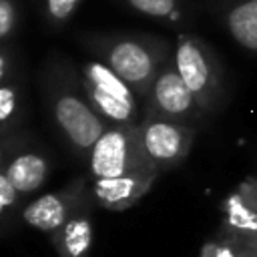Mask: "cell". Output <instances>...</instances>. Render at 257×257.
Returning a JSON list of instances; mask_svg holds the SVG:
<instances>
[{
    "mask_svg": "<svg viewBox=\"0 0 257 257\" xmlns=\"http://www.w3.org/2000/svg\"><path fill=\"white\" fill-rule=\"evenodd\" d=\"M90 241H92L90 221L82 215H74L60 229L58 249L62 257H84L86 249L90 247Z\"/></svg>",
    "mask_w": 257,
    "mask_h": 257,
    "instance_id": "11",
    "label": "cell"
},
{
    "mask_svg": "<svg viewBox=\"0 0 257 257\" xmlns=\"http://www.w3.org/2000/svg\"><path fill=\"white\" fill-rule=\"evenodd\" d=\"M137 12L153 18H169L177 12V0H126Z\"/></svg>",
    "mask_w": 257,
    "mask_h": 257,
    "instance_id": "12",
    "label": "cell"
},
{
    "mask_svg": "<svg viewBox=\"0 0 257 257\" xmlns=\"http://www.w3.org/2000/svg\"><path fill=\"white\" fill-rule=\"evenodd\" d=\"M16 189L12 187V183L8 181V177L2 173L0 175V209L6 211L12 203H16Z\"/></svg>",
    "mask_w": 257,
    "mask_h": 257,
    "instance_id": "16",
    "label": "cell"
},
{
    "mask_svg": "<svg viewBox=\"0 0 257 257\" xmlns=\"http://www.w3.org/2000/svg\"><path fill=\"white\" fill-rule=\"evenodd\" d=\"M141 135L145 151L159 171L181 163L193 143V131L187 124L161 116H151L143 122Z\"/></svg>",
    "mask_w": 257,
    "mask_h": 257,
    "instance_id": "6",
    "label": "cell"
},
{
    "mask_svg": "<svg viewBox=\"0 0 257 257\" xmlns=\"http://www.w3.org/2000/svg\"><path fill=\"white\" fill-rule=\"evenodd\" d=\"M14 110H16V90L4 84L0 90V120L6 124L8 118L14 114Z\"/></svg>",
    "mask_w": 257,
    "mask_h": 257,
    "instance_id": "15",
    "label": "cell"
},
{
    "mask_svg": "<svg viewBox=\"0 0 257 257\" xmlns=\"http://www.w3.org/2000/svg\"><path fill=\"white\" fill-rule=\"evenodd\" d=\"M151 100H153V110L161 118H169V120H177V122H181L183 118L193 116L197 110H201L195 94L181 78L175 64L167 66L159 72V76L155 78V84L151 88Z\"/></svg>",
    "mask_w": 257,
    "mask_h": 257,
    "instance_id": "7",
    "label": "cell"
},
{
    "mask_svg": "<svg viewBox=\"0 0 257 257\" xmlns=\"http://www.w3.org/2000/svg\"><path fill=\"white\" fill-rule=\"evenodd\" d=\"M22 215L30 227L54 233L60 231L70 219V205L64 195H42L28 203Z\"/></svg>",
    "mask_w": 257,
    "mask_h": 257,
    "instance_id": "8",
    "label": "cell"
},
{
    "mask_svg": "<svg viewBox=\"0 0 257 257\" xmlns=\"http://www.w3.org/2000/svg\"><path fill=\"white\" fill-rule=\"evenodd\" d=\"M48 173L46 161L36 153H22L16 155L4 169V175L12 183L18 193H32L36 191Z\"/></svg>",
    "mask_w": 257,
    "mask_h": 257,
    "instance_id": "9",
    "label": "cell"
},
{
    "mask_svg": "<svg viewBox=\"0 0 257 257\" xmlns=\"http://www.w3.org/2000/svg\"><path fill=\"white\" fill-rule=\"evenodd\" d=\"M92 193L110 211L135 205L151 187L159 169L149 159L141 124H112L88 155Z\"/></svg>",
    "mask_w": 257,
    "mask_h": 257,
    "instance_id": "1",
    "label": "cell"
},
{
    "mask_svg": "<svg viewBox=\"0 0 257 257\" xmlns=\"http://www.w3.org/2000/svg\"><path fill=\"white\" fill-rule=\"evenodd\" d=\"M227 28L237 44L257 52V0H243L227 14Z\"/></svg>",
    "mask_w": 257,
    "mask_h": 257,
    "instance_id": "10",
    "label": "cell"
},
{
    "mask_svg": "<svg viewBox=\"0 0 257 257\" xmlns=\"http://www.w3.org/2000/svg\"><path fill=\"white\" fill-rule=\"evenodd\" d=\"M82 86L94 110L112 124H137L135 90L104 62L90 60L82 68Z\"/></svg>",
    "mask_w": 257,
    "mask_h": 257,
    "instance_id": "2",
    "label": "cell"
},
{
    "mask_svg": "<svg viewBox=\"0 0 257 257\" xmlns=\"http://www.w3.org/2000/svg\"><path fill=\"white\" fill-rule=\"evenodd\" d=\"M80 0H46V14L52 22H66Z\"/></svg>",
    "mask_w": 257,
    "mask_h": 257,
    "instance_id": "13",
    "label": "cell"
},
{
    "mask_svg": "<svg viewBox=\"0 0 257 257\" xmlns=\"http://www.w3.org/2000/svg\"><path fill=\"white\" fill-rule=\"evenodd\" d=\"M175 68L195 94L201 108H207L219 88V74L209 48L193 36H181L175 50Z\"/></svg>",
    "mask_w": 257,
    "mask_h": 257,
    "instance_id": "5",
    "label": "cell"
},
{
    "mask_svg": "<svg viewBox=\"0 0 257 257\" xmlns=\"http://www.w3.org/2000/svg\"><path fill=\"white\" fill-rule=\"evenodd\" d=\"M104 64H108L135 92L151 94L155 78L159 76V48L141 38H116L104 48Z\"/></svg>",
    "mask_w": 257,
    "mask_h": 257,
    "instance_id": "4",
    "label": "cell"
},
{
    "mask_svg": "<svg viewBox=\"0 0 257 257\" xmlns=\"http://www.w3.org/2000/svg\"><path fill=\"white\" fill-rule=\"evenodd\" d=\"M50 106L54 122L68 139V143L76 151L90 155L92 147L108 128L104 124V118L90 104V100H86L68 86H60L54 90Z\"/></svg>",
    "mask_w": 257,
    "mask_h": 257,
    "instance_id": "3",
    "label": "cell"
},
{
    "mask_svg": "<svg viewBox=\"0 0 257 257\" xmlns=\"http://www.w3.org/2000/svg\"><path fill=\"white\" fill-rule=\"evenodd\" d=\"M16 26V8L12 0H0V36L8 38Z\"/></svg>",
    "mask_w": 257,
    "mask_h": 257,
    "instance_id": "14",
    "label": "cell"
}]
</instances>
